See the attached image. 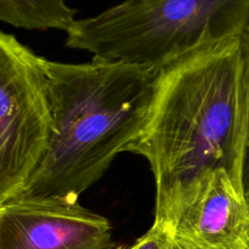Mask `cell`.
I'll list each match as a JSON object with an SVG mask.
<instances>
[{"label": "cell", "instance_id": "cell-1", "mask_svg": "<svg viewBox=\"0 0 249 249\" xmlns=\"http://www.w3.org/2000/svg\"><path fill=\"white\" fill-rule=\"evenodd\" d=\"M248 108L240 38L203 46L156 73L152 99L124 152L148 162L155 223L169 230L216 169L245 189Z\"/></svg>", "mask_w": 249, "mask_h": 249}, {"label": "cell", "instance_id": "cell-2", "mask_svg": "<svg viewBox=\"0 0 249 249\" xmlns=\"http://www.w3.org/2000/svg\"><path fill=\"white\" fill-rule=\"evenodd\" d=\"M53 118L45 158L16 198L79 201L124 152L146 119L156 72L91 58L43 57Z\"/></svg>", "mask_w": 249, "mask_h": 249}, {"label": "cell", "instance_id": "cell-3", "mask_svg": "<svg viewBox=\"0 0 249 249\" xmlns=\"http://www.w3.org/2000/svg\"><path fill=\"white\" fill-rule=\"evenodd\" d=\"M249 0H123L78 19L66 45L156 72L203 46L241 38Z\"/></svg>", "mask_w": 249, "mask_h": 249}, {"label": "cell", "instance_id": "cell-4", "mask_svg": "<svg viewBox=\"0 0 249 249\" xmlns=\"http://www.w3.org/2000/svg\"><path fill=\"white\" fill-rule=\"evenodd\" d=\"M43 57L0 33V204L21 195L53 135Z\"/></svg>", "mask_w": 249, "mask_h": 249}, {"label": "cell", "instance_id": "cell-5", "mask_svg": "<svg viewBox=\"0 0 249 249\" xmlns=\"http://www.w3.org/2000/svg\"><path fill=\"white\" fill-rule=\"evenodd\" d=\"M108 219L63 198L0 204V249H122Z\"/></svg>", "mask_w": 249, "mask_h": 249}, {"label": "cell", "instance_id": "cell-6", "mask_svg": "<svg viewBox=\"0 0 249 249\" xmlns=\"http://www.w3.org/2000/svg\"><path fill=\"white\" fill-rule=\"evenodd\" d=\"M178 249H249V203L225 169L206 178L169 229Z\"/></svg>", "mask_w": 249, "mask_h": 249}, {"label": "cell", "instance_id": "cell-7", "mask_svg": "<svg viewBox=\"0 0 249 249\" xmlns=\"http://www.w3.org/2000/svg\"><path fill=\"white\" fill-rule=\"evenodd\" d=\"M75 16L77 10L66 0H0V21L15 28L67 34L77 23Z\"/></svg>", "mask_w": 249, "mask_h": 249}, {"label": "cell", "instance_id": "cell-8", "mask_svg": "<svg viewBox=\"0 0 249 249\" xmlns=\"http://www.w3.org/2000/svg\"><path fill=\"white\" fill-rule=\"evenodd\" d=\"M122 249H173V240L169 230L162 224L153 221L150 230L130 246H123Z\"/></svg>", "mask_w": 249, "mask_h": 249}, {"label": "cell", "instance_id": "cell-9", "mask_svg": "<svg viewBox=\"0 0 249 249\" xmlns=\"http://www.w3.org/2000/svg\"><path fill=\"white\" fill-rule=\"evenodd\" d=\"M241 44V56H242V71L243 80H245L246 95H247V108H248V147H247V160H246V172H245V189L249 203V18L245 27L242 36L240 38Z\"/></svg>", "mask_w": 249, "mask_h": 249}, {"label": "cell", "instance_id": "cell-10", "mask_svg": "<svg viewBox=\"0 0 249 249\" xmlns=\"http://www.w3.org/2000/svg\"><path fill=\"white\" fill-rule=\"evenodd\" d=\"M173 249H178V248H177V247H175V246H174V245H173Z\"/></svg>", "mask_w": 249, "mask_h": 249}]
</instances>
